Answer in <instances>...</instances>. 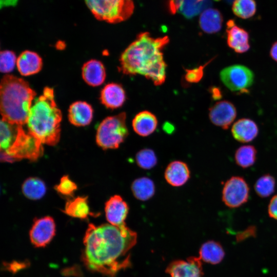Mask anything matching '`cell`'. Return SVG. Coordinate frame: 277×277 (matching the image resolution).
Listing matches in <instances>:
<instances>
[{
    "label": "cell",
    "instance_id": "19",
    "mask_svg": "<svg viewBox=\"0 0 277 277\" xmlns=\"http://www.w3.org/2000/svg\"><path fill=\"white\" fill-rule=\"evenodd\" d=\"M93 117V109L86 102L77 101L72 103L68 110L69 122L76 126L89 125Z\"/></svg>",
    "mask_w": 277,
    "mask_h": 277
},
{
    "label": "cell",
    "instance_id": "30",
    "mask_svg": "<svg viewBox=\"0 0 277 277\" xmlns=\"http://www.w3.org/2000/svg\"><path fill=\"white\" fill-rule=\"evenodd\" d=\"M275 180L269 174H265L260 176L255 182L254 188L258 196L262 198L269 196L274 191Z\"/></svg>",
    "mask_w": 277,
    "mask_h": 277
},
{
    "label": "cell",
    "instance_id": "17",
    "mask_svg": "<svg viewBox=\"0 0 277 277\" xmlns=\"http://www.w3.org/2000/svg\"><path fill=\"white\" fill-rule=\"evenodd\" d=\"M231 131L235 140L245 143L252 141L257 137L259 128L254 121L248 118H243L233 124Z\"/></svg>",
    "mask_w": 277,
    "mask_h": 277
},
{
    "label": "cell",
    "instance_id": "38",
    "mask_svg": "<svg viewBox=\"0 0 277 277\" xmlns=\"http://www.w3.org/2000/svg\"><path fill=\"white\" fill-rule=\"evenodd\" d=\"M269 53L271 58L277 62V41L272 45Z\"/></svg>",
    "mask_w": 277,
    "mask_h": 277
},
{
    "label": "cell",
    "instance_id": "16",
    "mask_svg": "<svg viewBox=\"0 0 277 277\" xmlns=\"http://www.w3.org/2000/svg\"><path fill=\"white\" fill-rule=\"evenodd\" d=\"M164 177L166 182L173 187L184 185L190 177V171L186 163L181 161H174L166 167Z\"/></svg>",
    "mask_w": 277,
    "mask_h": 277
},
{
    "label": "cell",
    "instance_id": "9",
    "mask_svg": "<svg viewBox=\"0 0 277 277\" xmlns=\"http://www.w3.org/2000/svg\"><path fill=\"white\" fill-rule=\"evenodd\" d=\"M249 196V187L242 176H233L225 183L222 192V201L231 208H238L245 204Z\"/></svg>",
    "mask_w": 277,
    "mask_h": 277
},
{
    "label": "cell",
    "instance_id": "1",
    "mask_svg": "<svg viewBox=\"0 0 277 277\" xmlns=\"http://www.w3.org/2000/svg\"><path fill=\"white\" fill-rule=\"evenodd\" d=\"M136 232L126 224L115 226L90 224L84 238L83 260L87 268L113 277L119 270L130 265L122 260L136 242Z\"/></svg>",
    "mask_w": 277,
    "mask_h": 277
},
{
    "label": "cell",
    "instance_id": "2",
    "mask_svg": "<svg viewBox=\"0 0 277 277\" xmlns=\"http://www.w3.org/2000/svg\"><path fill=\"white\" fill-rule=\"evenodd\" d=\"M169 42L168 36L154 37L148 32L139 33L121 54L120 71L127 75H143L155 86L162 85L167 67L163 51Z\"/></svg>",
    "mask_w": 277,
    "mask_h": 277
},
{
    "label": "cell",
    "instance_id": "14",
    "mask_svg": "<svg viewBox=\"0 0 277 277\" xmlns=\"http://www.w3.org/2000/svg\"><path fill=\"white\" fill-rule=\"evenodd\" d=\"M227 43L229 48L237 53H244L250 48L248 33L238 26L233 20L227 23Z\"/></svg>",
    "mask_w": 277,
    "mask_h": 277
},
{
    "label": "cell",
    "instance_id": "6",
    "mask_svg": "<svg viewBox=\"0 0 277 277\" xmlns=\"http://www.w3.org/2000/svg\"><path fill=\"white\" fill-rule=\"evenodd\" d=\"M94 17L109 23H117L129 18L134 5L132 0H84Z\"/></svg>",
    "mask_w": 277,
    "mask_h": 277
},
{
    "label": "cell",
    "instance_id": "32",
    "mask_svg": "<svg viewBox=\"0 0 277 277\" xmlns=\"http://www.w3.org/2000/svg\"><path fill=\"white\" fill-rule=\"evenodd\" d=\"M135 161L141 168L148 170L154 167L157 163V157L152 149L145 148L140 150L136 154Z\"/></svg>",
    "mask_w": 277,
    "mask_h": 277
},
{
    "label": "cell",
    "instance_id": "18",
    "mask_svg": "<svg viewBox=\"0 0 277 277\" xmlns=\"http://www.w3.org/2000/svg\"><path fill=\"white\" fill-rule=\"evenodd\" d=\"M158 124L156 116L152 112L142 111L137 113L132 122L134 131L141 136L146 137L153 133Z\"/></svg>",
    "mask_w": 277,
    "mask_h": 277
},
{
    "label": "cell",
    "instance_id": "25",
    "mask_svg": "<svg viewBox=\"0 0 277 277\" xmlns=\"http://www.w3.org/2000/svg\"><path fill=\"white\" fill-rule=\"evenodd\" d=\"M131 191L134 197L145 201L151 199L155 193V185L152 180L147 177L135 179L131 184Z\"/></svg>",
    "mask_w": 277,
    "mask_h": 277
},
{
    "label": "cell",
    "instance_id": "22",
    "mask_svg": "<svg viewBox=\"0 0 277 277\" xmlns=\"http://www.w3.org/2000/svg\"><path fill=\"white\" fill-rule=\"evenodd\" d=\"M223 18L217 9L208 8L203 11L199 18V25L204 32L208 34L216 33L221 29Z\"/></svg>",
    "mask_w": 277,
    "mask_h": 277
},
{
    "label": "cell",
    "instance_id": "23",
    "mask_svg": "<svg viewBox=\"0 0 277 277\" xmlns=\"http://www.w3.org/2000/svg\"><path fill=\"white\" fill-rule=\"evenodd\" d=\"M201 260L211 264L220 263L225 256V251L222 245L214 241L204 243L200 250Z\"/></svg>",
    "mask_w": 277,
    "mask_h": 277
},
{
    "label": "cell",
    "instance_id": "8",
    "mask_svg": "<svg viewBox=\"0 0 277 277\" xmlns=\"http://www.w3.org/2000/svg\"><path fill=\"white\" fill-rule=\"evenodd\" d=\"M220 77L224 85L234 92H247L254 82V75L247 67L233 65L220 72Z\"/></svg>",
    "mask_w": 277,
    "mask_h": 277
},
{
    "label": "cell",
    "instance_id": "15",
    "mask_svg": "<svg viewBox=\"0 0 277 277\" xmlns=\"http://www.w3.org/2000/svg\"><path fill=\"white\" fill-rule=\"evenodd\" d=\"M100 100L103 105L109 109L118 108L126 101V92L121 85L115 83H109L102 90Z\"/></svg>",
    "mask_w": 277,
    "mask_h": 277
},
{
    "label": "cell",
    "instance_id": "40",
    "mask_svg": "<svg viewBox=\"0 0 277 277\" xmlns=\"http://www.w3.org/2000/svg\"><path fill=\"white\" fill-rule=\"evenodd\" d=\"M17 2L18 0H1V7L14 6Z\"/></svg>",
    "mask_w": 277,
    "mask_h": 277
},
{
    "label": "cell",
    "instance_id": "29",
    "mask_svg": "<svg viewBox=\"0 0 277 277\" xmlns=\"http://www.w3.org/2000/svg\"><path fill=\"white\" fill-rule=\"evenodd\" d=\"M257 151L254 146L250 145L239 147L234 153L236 165L242 168H248L254 165L256 160Z\"/></svg>",
    "mask_w": 277,
    "mask_h": 277
},
{
    "label": "cell",
    "instance_id": "26",
    "mask_svg": "<svg viewBox=\"0 0 277 277\" xmlns=\"http://www.w3.org/2000/svg\"><path fill=\"white\" fill-rule=\"evenodd\" d=\"M204 0H171L170 8L172 12L179 11L188 18L199 13L202 9Z\"/></svg>",
    "mask_w": 277,
    "mask_h": 277
},
{
    "label": "cell",
    "instance_id": "37",
    "mask_svg": "<svg viewBox=\"0 0 277 277\" xmlns=\"http://www.w3.org/2000/svg\"><path fill=\"white\" fill-rule=\"evenodd\" d=\"M212 98L214 100H219L222 97L221 90L217 87H212L209 89Z\"/></svg>",
    "mask_w": 277,
    "mask_h": 277
},
{
    "label": "cell",
    "instance_id": "21",
    "mask_svg": "<svg viewBox=\"0 0 277 277\" xmlns=\"http://www.w3.org/2000/svg\"><path fill=\"white\" fill-rule=\"evenodd\" d=\"M42 60L33 51H23L17 58L16 66L21 74L29 76L38 72L42 67Z\"/></svg>",
    "mask_w": 277,
    "mask_h": 277
},
{
    "label": "cell",
    "instance_id": "34",
    "mask_svg": "<svg viewBox=\"0 0 277 277\" xmlns=\"http://www.w3.org/2000/svg\"><path fill=\"white\" fill-rule=\"evenodd\" d=\"M54 188L62 195L71 196L77 187L76 184L68 175H64L61 179L59 184Z\"/></svg>",
    "mask_w": 277,
    "mask_h": 277
},
{
    "label": "cell",
    "instance_id": "4",
    "mask_svg": "<svg viewBox=\"0 0 277 277\" xmlns=\"http://www.w3.org/2000/svg\"><path fill=\"white\" fill-rule=\"evenodd\" d=\"M35 95V92L23 79L12 75L4 76L0 86L2 118L18 125L26 124Z\"/></svg>",
    "mask_w": 277,
    "mask_h": 277
},
{
    "label": "cell",
    "instance_id": "36",
    "mask_svg": "<svg viewBox=\"0 0 277 277\" xmlns=\"http://www.w3.org/2000/svg\"><path fill=\"white\" fill-rule=\"evenodd\" d=\"M268 213L271 218L277 220V194L274 195L269 203Z\"/></svg>",
    "mask_w": 277,
    "mask_h": 277
},
{
    "label": "cell",
    "instance_id": "11",
    "mask_svg": "<svg viewBox=\"0 0 277 277\" xmlns=\"http://www.w3.org/2000/svg\"><path fill=\"white\" fill-rule=\"evenodd\" d=\"M236 114L235 107L228 101H219L209 110V117L211 123L223 129L229 128Z\"/></svg>",
    "mask_w": 277,
    "mask_h": 277
},
{
    "label": "cell",
    "instance_id": "5",
    "mask_svg": "<svg viewBox=\"0 0 277 277\" xmlns=\"http://www.w3.org/2000/svg\"><path fill=\"white\" fill-rule=\"evenodd\" d=\"M126 114L121 112L104 119L96 131V142L104 150L116 149L129 134Z\"/></svg>",
    "mask_w": 277,
    "mask_h": 277
},
{
    "label": "cell",
    "instance_id": "3",
    "mask_svg": "<svg viewBox=\"0 0 277 277\" xmlns=\"http://www.w3.org/2000/svg\"><path fill=\"white\" fill-rule=\"evenodd\" d=\"M62 118L53 89L45 87L31 107L26 123L28 132L42 144L54 146L60 138Z\"/></svg>",
    "mask_w": 277,
    "mask_h": 277
},
{
    "label": "cell",
    "instance_id": "27",
    "mask_svg": "<svg viewBox=\"0 0 277 277\" xmlns=\"http://www.w3.org/2000/svg\"><path fill=\"white\" fill-rule=\"evenodd\" d=\"M22 190L28 199L36 200L44 196L46 192V186L44 182L39 178L29 177L23 183Z\"/></svg>",
    "mask_w": 277,
    "mask_h": 277
},
{
    "label": "cell",
    "instance_id": "39",
    "mask_svg": "<svg viewBox=\"0 0 277 277\" xmlns=\"http://www.w3.org/2000/svg\"><path fill=\"white\" fill-rule=\"evenodd\" d=\"M1 159L2 161L12 163L16 160L13 157H11L5 151H1Z\"/></svg>",
    "mask_w": 277,
    "mask_h": 277
},
{
    "label": "cell",
    "instance_id": "13",
    "mask_svg": "<svg viewBox=\"0 0 277 277\" xmlns=\"http://www.w3.org/2000/svg\"><path fill=\"white\" fill-rule=\"evenodd\" d=\"M129 207L128 204L119 195L111 196L105 203V212L109 224L121 226L125 224Z\"/></svg>",
    "mask_w": 277,
    "mask_h": 277
},
{
    "label": "cell",
    "instance_id": "24",
    "mask_svg": "<svg viewBox=\"0 0 277 277\" xmlns=\"http://www.w3.org/2000/svg\"><path fill=\"white\" fill-rule=\"evenodd\" d=\"M64 212L69 216L85 219L90 214L87 196H77L68 200L65 205Z\"/></svg>",
    "mask_w": 277,
    "mask_h": 277
},
{
    "label": "cell",
    "instance_id": "7",
    "mask_svg": "<svg viewBox=\"0 0 277 277\" xmlns=\"http://www.w3.org/2000/svg\"><path fill=\"white\" fill-rule=\"evenodd\" d=\"M42 145L41 141L20 126L15 141L5 152L16 161L27 159L35 161L43 154Z\"/></svg>",
    "mask_w": 277,
    "mask_h": 277
},
{
    "label": "cell",
    "instance_id": "28",
    "mask_svg": "<svg viewBox=\"0 0 277 277\" xmlns=\"http://www.w3.org/2000/svg\"><path fill=\"white\" fill-rule=\"evenodd\" d=\"M3 118L1 120V151H6L15 141L19 126Z\"/></svg>",
    "mask_w": 277,
    "mask_h": 277
},
{
    "label": "cell",
    "instance_id": "10",
    "mask_svg": "<svg viewBox=\"0 0 277 277\" xmlns=\"http://www.w3.org/2000/svg\"><path fill=\"white\" fill-rule=\"evenodd\" d=\"M55 234V224L49 216L36 219L29 232L32 244L36 247H44L48 245Z\"/></svg>",
    "mask_w": 277,
    "mask_h": 277
},
{
    "label": "cell",
    "instance_id": "33",
    "mask_svg": "<svg viewBox=\"0 0 277 277\" xmlns=\"http://www.w3.org/2000/svg\"><path fill=\"white\" fill-rule=\"evenodd\" d=\"M17 58L13 51L9 50L2 51L0 55V70L2 73H9L12 71L15 64Z\"/></svg>",
    "mask_w": 277,
    "mask_h": 277
},
{
    "label": "cell",
    "instance_id": "31",
    "mask_svg": "<svg viewBox=\"0 0 277 277\" xmlns=\"http://www.w3.org/2000/svg\"><path fill=\"white\" fill-rule=\"evenodd\" d=\"M256 8V3L254 0H234L232 11L236 16L246 19L255 14Z\"/></svg>",
    "mask_w": 277,
    "mask_h": 277
},
{
    "label": "cell",
    "instance_id": "20",
    "mask_svg": "<svg viewBox=\"0 0 277 277\" xmlns=\"http://www.w3.org/2000/svg\"><path fill=\"white\" fill-rule=\"evenodd\" d=\"M82 73L84 81L92 86L102 85L106 76L104 65L96 60H91L85 63L82 67Z\"/></svg>",
    "mask_w": 277,
    "mask_h": 277
},
{
    "label": "cell",
    "instance_id": "35",
    "mask_svg": "<svg viewBox=\"0 0 277 277\" xmlns=\"http://www.w3.org/2000/svg\"><path fill=\"white\" fill-rule=\"evenodd\" d=\"M213 59L210 60L204 65H201L191 69H186L184 76L185 81L189 84L196 83L200 82L204 75V68Z\"/></svg>",
    "mask_w": 277,
    "mask_h": 277
},
{
    "label": "cell",
    "instance_id": "12",
    "mask_svg": "<svg viewBox=\"0 0 277 277\" xmlns=\"http://www.w3.org/2000/svg\"><path fill=\"white\" fill-rule=\"evenodd\" d=\"M170 277H203L201 260L190 257L186 261L172 262L166 269Z\"/></svg>",
    "mask_w": 277,
    "mask_h": 277
}]
</instances>
